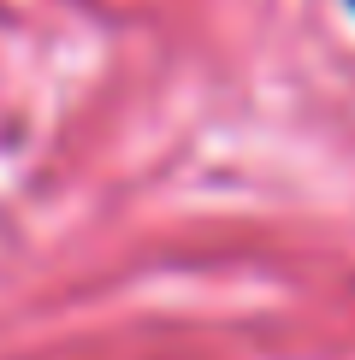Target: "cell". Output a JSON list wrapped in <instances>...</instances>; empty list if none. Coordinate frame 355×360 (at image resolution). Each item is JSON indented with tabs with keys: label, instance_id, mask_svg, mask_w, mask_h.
Here are the masks:
<instances>
[{
	"label": "cell",
	"instance_id": "obj_1",
	"mask_svg": "<svg viewBox=\"0 0 355 360\" xmlns=\"http://www.w3.org/2000/svg\"><path fill=\"white\" fill-rule=\"evenodd\" d=\"M344 6H349V12H355V0H344Z\"/></svg>",
	"mask_w": 355,
	"mask_h": 360
}]
</instances>
